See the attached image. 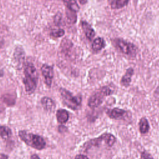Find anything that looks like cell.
<instances>
[{"label": "cell", "instance_id": "cell-5", "mask_svg": "<svg viewBox=\"0 0 159 159\" xmlns=\"http://www.w3.org/2000/svg\"><path fill=\"white\" fill-rule=\"evenodd\" d=\"M115 141H116V138L112 134H109V133H105L101 135L98 138L94 139L89 140L85 145H87V146L89 147L90 146L99 145L102 142H104L107 146L112 147Z\"/></svg>", "mask_w": 159, "mask_h": 159}, {"label": "cell", "instance_id": "cell-26", "mask_svg": "<svg viewBox=\"0 0 159 159\" xmlns=\"http://www.w3.org/2000/svg\"><path fill=\"white\" fill-rule=\"evenodd\" d=\"M75 159H89V158L84 155H78L75 157Z\"/></svg>", "mask_w": 159, "mask_h": 159}, {"label": "cell", "instance_id": "cell-25", "mask_svg": "<svg viewBox=\"0 0 159 159\" xmlns=\"http://www.w3.org/2000/svg\"><path fill=\"white\" fill-rule=\"evenodd\" d=\"M142 159H153L152 157L146 152H143L142 153Z\"/></svg>", "mask_w": 159, "mask_h": 159}, {"label": "cell", "instance_id": "cell-12", "mask_svg": "<svg viewBox=\"0 0 159 159\" xmlns=\"http://www.w3.org/2000/svg\"><path fill=\"white\" fill-rule=\"evenodd\" d=\"M81 27L83 29V31L86 35V37L89 40H92V39L95 35V32L94 29L91 27V25L88 24L86 21H82L81 22Z\"/></svg>", "mask_w": 159, "mask_h": 159}, {"label": "cell", "instance_id": "cell-2", "mask_svg": "<svg viewBox=\"0 0 159 159\" xmlns=\"http://www.w3.org/2000/svg\"><path fill=\"white\" fill-rule=\"evenodd\" d=\"M113 90L108 86L101 88L89 98L88 104L89 107L94 109L98 107L103 102L105 97L111 95Z\"/></svg>", "mask_w": 159, "mask_h": 159}, {"label": "cell", "instance_id": "cell-13", "mask_svg": "<svg viewBox=\"0 0 159 159\" xmlns=\"http://www.w3.org/2000/svg\"><path fill=\"white\" fill-rule=\"evenodd\" d=\"M56 117L58 122L64 124L68 120L69 114L67 111L63 109H60L57 111Z\"/></svg>", "mask_w": 159, "mask_h": 159}, {"label": "cell", "instance_id": "cell-30", "mask_svg": "<svg viewBox=\"0 0 159 159\" xmlns=\"http://www.w3.org/2000/svg\"><path fill=\"white\" fill-rule=\"evenodd\" d=\"M80 2L81 4H84L86 3V2H87V1H80Z\"/></svg>", "mask_w": 159, "mask_h": 159}, {"label": "cell", "instance_id": "cell-4", "mask_svg": "<svg viewBox=\"0 0 159 159\" xmlns=\"http://www.w3.org/2000/svg\"><path fill=\"white\" fill-rule=\"evenodd\" d=\"M60 94L63 99L64 103L69 107L75 110L81 104V96H73L72 94L64 88L60 89Z\"/></svg>", "mask_w": 159, "mask_h": 159}, {"label": "cell", "instance_id": "cell-11", "mask_svg": "<svg viewBox=\"0 0 159 159\" xmlns=\"http://www.w3.org/2000/svg\"><path fill=\"white\" fill-rule=\"evenodd\" d=\"M41 104L44 109L49 112H53L55 108L54 101L48 97H43L42 98Z\"/></svg>", "mask_w": 159, "mask_h": 159}, {"label": "cell", "instance_id": "cell-27", "mask_svg": "<svg viewBox=\"0 0 159 159\" xmlns=\"http://www.w3.org/2000/svg\"><path fill=\"white\" fill-rule=\"evenodd\" d=\"M8 157L3 153H0V159H7Z\"/></svg>", "mask_w": 159, "mask_h": 159}, {"label": "cell", "instance_id": "cell-19", "mask_svg": "<svg viewBox=\"0 0 159 159\" xmlns=\"http://www.w3.org/2000/svg\"><path fill=\"white\" fill-rule=\"evenodd\" d=\"M24 55L23 48L20 47H17L14 52V58L16 60L19 62H21L24 59Z\"/></svg>", "mask_w": 159, "mask_h": 159}, {"label": "cell", "instance_id": "cell-8", "mask_svg": "<svg viewBox=\"0 0 159 159\" xmlns=\"http://www.w3.org/2000/svg\"><path fill=\"white\" fill-rule=\"evenodd\" d=\"M106 114L111 119H120L124 117L126 111L122 109H119V108H113L111 109H108L106 111Z\"/></svg>", "mask_w": 159, "mask_h": 159}, {"label": "cell", "instance_id": "cell-21", "mask_svg": "<svg viewBox=\"0 0 159 159\" xmlns=\"http://www.w3.org/2000/svg\"><path fill=\"white\" fill-rule=\"evenodd\" d=\"M66 17H67L68 20L70 23L73 24L76 22V19H77L76 12L71 11L70 9H67V10L66 11Z\"/></svg>", "mask_w": 159, "mask_h": 159}, {"label": "cell", "instance_id": "cell-6", "mask_svg": "<svg viewBox=\"0 0 159 159\" xmlns=\"http://www.w3.org/2000/svg\"><path fill=\"white\" fill-rule=\"evenodd\" d=\"M41 71L44 77V81L48 87L51 86L52 79L53 77V70L51 66L44 64L41 67Z\"/></svg>", "mask_w": 159, "mask_h": 159}, {"label": "cell", "instance_id": "cell-28", "mask_svg": "<svg viewBox=\"0 0 159 159\" xmlns=\"http://www.w3.org/2000/svg\"><path fill=\"white\" fill-rule=\"evenodd\" d=\"M30 159H40V158L39 157V156H38V155H37L34 154V155H32V157H31V158H30Z\"/></svg>", "mask_w": 159, "mask_h": 159}, {"label": "cell", "instance_id": "cell-1", "mask_svg": "<svg viewBox=\"0 0 159 159\" xmlns=\"http://www.w3.org/2000/svg\"><path fill=\"white\" fill-rule=\"evenodd\" d=\"M19 135L22 140H23L27 145L37 150H42L45 146L44 139L40 135H35L25 130H20Z\"/></svg>", "mask_w": 159, "mask_h": 159}, {"label": "cell", "instance_id": "cell-29", "mask_svg": "<svg viewBox=\"0 0 159 159\" xmlns=\"http://www.w3.org/2000/svg\"><path fill=\"white\" fill-rule=\"evenodd\" d=\"M3 45H4V40L0 38V48H1Z\"/></svg>", "mask_w": 159, "mask_h": 159}, {"label": "cell", "instance_id": "cell-15", "mask_svg": "<svg viewBox=\"0 0 159 159\" xmlns=\"http://www.w3.org/2000/svg\"><path fill=\"white\" fill-rule=\"evenodd\" d=\"M139 130L142 134H145L149 130V124L145 117H142L139 121Z\"/></svg>", "mask_w": 159, "mask_h": 159}, {"label": "cell", "instance_id": "cell-9", "mask_svg": "<svg viewBox=\"0 0 159 159\" xmlns=\"http://www.w3.org/2000/svg\"><path fill=\"white\" fill-rule=\"evenodd\" d=\"M134 74V69L132 68H129L127 69L125 74L122 76L120 80V84L124 87H127L130 85L131 82L132 76Z\"/></svg>", "mask_w": 159, "mask_h": 159}, {"label": "cell", "instance_id": "cell-7", "mask_svg": "<svg viewBox=\"0 0 159 159\" xmlns=\"http://www.w3.org/2000/svg\"><path fill=\"white\" fill-rule=\"evenodd\" d=\"M37 80L25 76L23 80V83L25 86V91L29 93H33L37 87Z\"/></svg>", "mask_w": 159, "mask_h": 159}, {"label": "cell", "instance_id": "cell-23", "mask_svg": "<svg viewBox=\"0 0 159 159\" xmlns=\"http://www.w3.org/2000/svg\"><path fill=\"white\" fill-rule=\"evenodd\" d=\"M64 34H65V31L62 29H53L50 32L51 36L55 37V38H58V37H62Z\"/></svg>", "mask_w": 159, "mask_h": 159}, {"label": "cell", "instance_id": "cell-17", "mask_svg": "<svg viewBox=\"0 0 159 159\" xmlns=\"http://www.w3.org/2000/svg\"><path fill=\"white\" fill-rule=\"evenodd\" d=\"M11 135L12 132L9 127L4 125H0V136L3 139H9Z\"/></svg>", "mask_w": 159, "mask_h": 159}, {"label": "cell", "instance_id": "cell-24", "mask_svg": "<svg viewBox=\"0 0 159 159\" xmlns=\"http://www.w3.org/2000/svg\"><path fill=\"white\" fill-rule=\"evenodd\" d=\"M61 15L60 13H58L56 14V16H55V18H54V22L56 24L58 25L60 24V22H61Z\"/></svg>", "mask_w": 159, "mask_h": 159}, {"label": "cell", "instance_id": "cell-20", "mask_svg": "<svg viewBox=\"0 0 159 159\" xmlns=\"http://www.w3.org/2000/svg\"><path fill=\"white\" fill-rule=\"evenodd\" d=\"M1 99L2 101L6 103L7 106H12L15 103V98L12 95L6 94L1 96Z\"/></svg>", "mask_w": 159, "mask_h": 159}, {"label": "cell", "instance_id": "cell-3", "mask_svg": "<svg viewBox=\"0 0 159 159\" xmlns=\"http://www.w3.org/2000/svg\"><path fill=\"white\" fill-rule=\"evenodd\" d=\"M115 46L122 53L130 57H134L138 52L137 47L133 43L121 39H114L112 40Z\"/></svg>", "mask_w": 159, "mask_h": 159}, {"label": "cell", "instance_id": "cell-14", "mask_svg": "<svg viewBox=\"0 0 159 159\" xmlns=\"http://www.w3.org/2000/svg\"><path fill=\"white\" fill-rule=\"evenodd\" d=\"M105 47V42L101 37L96 38L92 43V48L94 52H98Z\"/></svg>", "mask_w": 159, "mask_h": 159}, {"label": "cell", "instance_id": "cell-16", "mask_svg": "<svg viewBox=\"0 0 159 159\" xmlns=\"http://www.w3.org/2000/svg\"><path fill=\"white\" fill-rule=\"evenodd\" d=\"M129 2V1L124 0H113L110 1V5L112 9H117L125 6Z\"/></svg>", "mask_w": 159, "mask_h": 159}, {"label": "cell", "instance_id": "cell-10", "mask_svg": "<svg viewBox=\"0 0 159 159\" xmlns=\"http://www.w3.org/2000/svg\"><path fill=\"white\" fill-rule=\"evenodd\" d=\"M24 74L26 76H29L34 79L38 80V73L33 64L27 63L24 68Z\"/></svg>", "mask_w": 159, "mask_h": 159}, {"label": "cell", "instance_id": "cell-18", "mask_svg": "<svg viewBox=\"0 0 159 159\" xmlns=\"http://www.w3.org/2000/svg\"><path fill=\"white\" fill-rule=\"evenodd\" d=\"M63 2L67 7V9L71 11L76 12L80 9V6L77 4V2L75 1H64Z\"/></svg>", "mask_w": 159, "mask_h": 159}, {"label": "cell", "instance_id": "cell-22", "mask_svg": "<svg viewBox=\"0 0 159 159\" xmlns=\"http://www.w3.org/2000/svg\"><path fill=\"white\" fill-rule=\"evenodd\" d=\"M72 45L73 43L70 40L65 39L61 43V47L63 52H67V50H69L72 47Z\"/></svg>", "mask_w": 159, "mask_h": 159}]
</instances>
